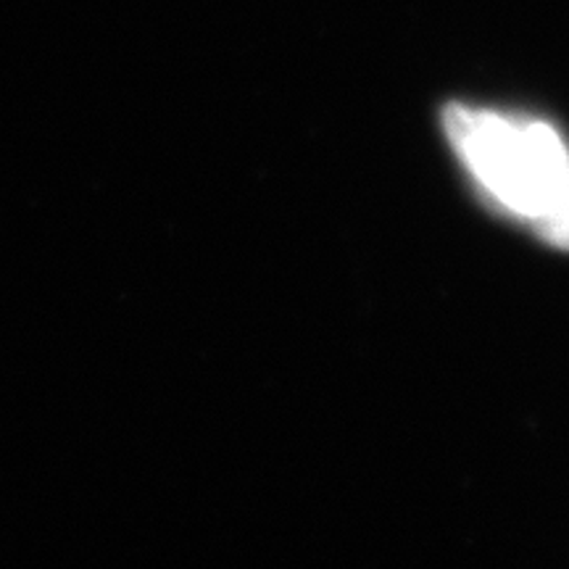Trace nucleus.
I'll return each instance as SVG.
<instances>
[{"instance_id": "obj_1", "label": "nucleus", "mask_w": 569, "mask_h": 569, "mask_svg": "<svg viewBox=\"0 0 569 569\" xmlns=\"http://www.w3.org/2000/svg\"><path fill=\"white\" fill-rule=\"evenodd\" d=\"M443 130L496 209L569 251V148L549 122L451 103Z\"/></svg>"}]
</instances>
